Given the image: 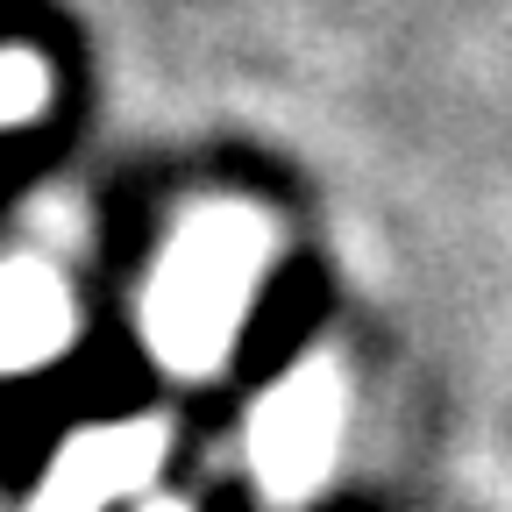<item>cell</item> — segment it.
<instances>
[{
	"label": "cell",
	"instance_id": "1",
	"mask_svg": "<svg viewBox=\"0 0 512 512\" xmlns=\"http://www.w3.org/2000/svg\"><path fill=\"white\" fill-rule=\"evenodd\" d=\"M271 256V228L249 207H200L185 214V228L164 242L150 292H143V342L164 370L178 377H207L221 370L242 313L256 299Z\"/></svg>",
	"mask_w": 512,
	"mask_h": 512
},
{
	"label": "cell",
	"instance_id": "2",
	"mask_svg": "<svg viewBox=\"0 0 512 512\" xmlns=\"http://www.w3.org/2000/svg\"><path fill=\"white\" fill-rule=\"evenodd\" d=\"M342 377L335 363H299L292 377H278L249 413V470L264 484L271 505H299L335 463L342 441Z\"/></svg>",
	"mask_w": 512,
	"mask_h": 512
},
{
	"label": "cell",
	"instance_id": "3",
	"mask_svg": "<svg viewBox=\"0 0 512 512\" xmlns=\"http://www.w3.org/2000/svg\"><path fill=\"white\" fill-rule=\"evenodd\" d=\"M164 463V427L157 420H114V427H86L57 448V463H50V484L57 491H72L79 505H121V498H136Z\"/></svg>",
	"mask_w": 512,
	"mask_h": 512
},
{
	"label": "cell",
	"instance_id": "4",
	"mask_svg": "<svg viewBox=\"0 0 512 512\" xmlns=\"http://www.w3.org/2000/svg\"><path fill=\"white\" fill-rule=\"evenodd\" d=\"M72 342V292L50 264L15 256L0 264V370H43Z\"/></svg>",
	"mask_w": 512,
	"mask_h": 512
},
{
	"label": "cell",
	"instance_id": "5",
	"mask_svg": "<svg viewBox=\"0 0 512 512\" xmlns=\"http://www.w3.org/2000/svg\"><path fill=\"white\" fill-rule=\"evenodd\" d=\"M43 100H50V72H43L29 50H0V128L36 121Z\"/></svg>",
	"mask_w": 512,
	"mask_h": 512
},
{
	"label": "cell",
	"instance_id": "6",
	"mask_svg": "<svg viewBox=\"0 0 512 512\" xmlns=\"http://www.w3.org/2000/svg\"><path fill=\"white\" fill-rule=\"evenodd\" d=\"M29 512H93V505H79V498H72V491H57V484H50V477H43V491H36V498H29Z\"/></svg>",
	"mask_w": 512,
	"mask_h": 512
},
{
	"label": "cell",
	"instance_id": "7",
	"mask_svg": "<svg viewBox=\"0 0 512 512\" xmlns=\"http://www.w3.org/2000/svg\"><path fill=\"white\" fill-rule=\"evenodd\" d=\"M143 512H185V505H178V498H150Z\"/></svg>",
	"mask_w": 512,
	"mask_h": 512
}]
</instances>
